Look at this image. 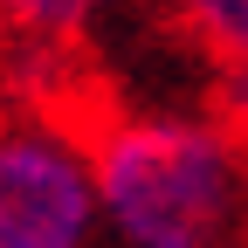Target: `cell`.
Here are the masks:
<instances>
[{"label":"cell","mask_w":248,"mask_h":248,"mask_svg":"<svg viewBox=\"0 0 248 248\" xmlns=\"http://www.w3.org/2000/svg\"><path fill=\"white\" fill-rule=\"evenodd\" d=\"M97 221L131 248H214L234 221L241 166L214 124L124 117L90 145Z\"/></svg>","instance_id":"6da1fadb"},{"label":"cell","mask_w":248,"mask_h":248,"mask_svg":"<svg viewBox=\"0 0 248 248\" xmlns=\"http://www.w3.org/2000/svg\"><path fill=\"white\" fill-rule=\"evenodd\" d=\"M90 145L48 117L0 124V248H90Z\"/></svg>","instance_id":"7a4b0ae2"},{"label":"cell","mask_w":248,"mask_h":248,"mask_svg":"<svg viewBox=\"0 0 248 248\" xmlns=\"http://www.w3.org/2000/svg\"><path fill=\"white\" fill-rule=\"evenodd\" d=\"M179 21L193 28V42L214 62H221L228 117L248 131V0H179Z\"/></svg>","instance_id":"3957f363"},{"label":"cell","mask_w":248,"mask_h":248,"mask_svg":"<svg viewBox=\"0 0 248 248\" xmlns=\"http://www.w3.org/2000/svg\"><path fill=\"white\" fill-rule=\"evenodd\" d=\"M110 0H0V28H14L28 42H69L97 21Z\"/></svg>","instance_id":"277c9868"},{"label":"cell","mask_w":248,"mask_h":248,"mask_svg":"<svg viewBox=\"0 0 248 248\" xmlns=\"http://www.w3.org/2000/svg\"><path fill=\"white\" fill-rule=\"evenodd\" d=\"M7 35V28H0ZM0 104H7V42H0Z\"/></svg>","instance_id":"5b68a950"}]
</instances>
